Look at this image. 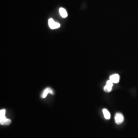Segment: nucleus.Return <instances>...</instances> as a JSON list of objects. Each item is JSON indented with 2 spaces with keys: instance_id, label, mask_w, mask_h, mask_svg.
Segmentation results:
<instances>
[{
  "instance_id": "obj_4",
  "label": "nucleus",
  "mask_w": 138,
  "mask_h": 138,
  "mask_svg": "<svg viewBox=\"0 0 138 138\" xmlns=\"http://www.w3.org/2000/svg\"><path fill=\"white\" fill-rule=\"evenodd\" d=\"M113 82L110 80L107 81L105 86L104 87V91L106 92H110L112 90V87L113 86Z\"/></svg>"
},
{
  "instance_id": "obj_8",
  "label": "nucleus",
  "mask_w": 138,
  "mask_h": 138,
  "mask_svg": "<svg viewBox=\"0 0 138 138\" xmlns=\"http://www.w3.org/2000/svg\"><path fill=\"white\" fill-rule=\"evenodd\" d=\"M103 114L104 116V118L108 120L111 118V114L110 113V112H108L106 109H103Z\"/></svg>"
},
{
  "instance_id": "obj_2",
  "label": "nucleus",
  "mask_w": 138,
  "mask_h": 138,
  "mask_svg": "<svg viewBox=\"0 0 138 138\" xmlns=\"http://www.w3.org/2000/svg\"><path fill=\"white\" fill-rule=\"evenodd\" d=\"M48 24L50 28L52 29H57L58 28H59L60 26V24L57 22H54V20L52 19H50L49 20Z\"/></svg>"
},
{
  "instance_id": "obj_5",
  "label": "nucleus",
  "mask_w": 138,
  "mask_h": 138,
  "mask_svg": "<svg viewBox=\"0 0 138 138\" xmlns=\"http://www.w3.org/2000/svg\"><path fill=\"white\" fill-rule=\"evenodd\" d=\"M110 80L114 83H118L120 80V76L118 74H115L111 75L110 77Z\"/></svg>"
},
{
  "instance_id": "obj_3",
  "label": "nucleus",
  "mask_w": 138,
  "mask_h": 138,
  "mask_svg": "<svg viewBox=\"0 0 138 138\" xmlns=\"http://www.w3.org/2000/svg\"><path fill=\"white\" fill-rule=\"evenodd\" d=\"M124 117L121 113H117L115 116V122L117 124H122L124 121Z\"/></svg>"
},
{
  "instance_id": "obj_7",
  "label": "nucleus",
  "mask_w": 138,
  "mask_h": 138,
  "mask_svg": "<svg viewBox=\"0 0 138 138\" xmlns=\"http://www.w3.org/2000/svg\"><path fill=\"white\" fill-rule=\"evenodd\" d=\"M59 11L60 15L63 18H66L68 16V13L66 10L63 8H60L59 9Z\"/></svg>"
},
{
  "instance_id": "obj_1",
  "label": "nucleus",
  "mask_w": 138,
  "mask_h": 138,
  "mask_svg": "<svg viewBox=\"0 0 138 138\" xmlns=\"http://www.w3.org/2000/svg\"><path fill=\"white\" fill-rule=\"evenodd\" d=\"M5 112V110L0 111V124L3 125H8L11 123V120L6 118Z\"/></svg>"
},
{
  "instance_id": "obj_6",
  "label": "nucleus",
  "mask_w": 138,
  "mask_h": 138,
  "mask_svg": "<svg viewBox=\"0 0 138 138\" xmlns=\"http://www.w3.org/2000/svg\"><path fill=\"white\" fill-rule=\"evenodd\" d=\"M49 93L52 94H53V91L52 90V89H50V88H47V89H46L44 90V91L43 92V93L42 95H41V98H46V96H47V95H48Z\"/></svg>"
}]
</instances>
